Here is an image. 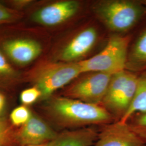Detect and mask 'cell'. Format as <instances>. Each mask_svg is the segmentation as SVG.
<instances>
[{"mask_svg":"<svg viewBox=\"0 0 146 146\" xmlns=\"http://www.w3.org/2000/svg\"><path fill=\"white\" fill-rule=\"evenodd\" d=\"M137 78L125 70L112 75L101 105L115 121H120L129 109L135 95Z\"/></svg>","mask_w":146,"mask_h":146,"instance_id":"cell-3","label":"cell"},{"mask_svg":"<svg viewBox=\"0 0 146 146\" xmlns=\"http://www.w3.org/2000/svg\"><path fill=\"white\" fill-rule=\"evenodd\" d=\"M99 129L88 127L58 132L52 146H92L97 140Z\"/></svg>","mask_w":146,"mask_h":146,"instance_id":"cell-12","label":"cell"},{"mask_svg":"<svg viewBox=\"0 0 146 146\" xmlns=\"http://www.w3.org/2000/svg\"><path fill=\"white\" fill-rule=\"evenodd\" d=\"M6 106V99L3 94L0 93V117L3 116Z\"/></svg>","mask_w":146,"mask_h":146,"instance_id":"cell-22","label":"cell"},{"mask_svg":"<svg viewBox=\"0 0 146 146\" xmlns=\"http://www.w3.org/2000/svg\"><path fill=\"white\" fill-rule=\"evenodd\" d=\"M79 8L76 1H60L43 7L31 16L32 20L44 26H55L75 15Z\"/></svg>","mask_w":146,"mask_h":146,"instance_id":"cell-9","label":"cell"},{"mask_svg":"<svg viewBox=\"0 0 146 146\" xmlns=\"http://www.w3.org/2000/svg\"><path fill=\"white\" fill-rule=\"evenodd\" d=\"M94 146H146L130 128L120 121L102 125Z\"/></svg>","mask_w":146,"mask_h":146,"instance_id":"cell-8","label":"cell"},{"mask_svg":"<svg viewBox=\"0 0 146 146\" xmlns=\"http://www.w3.org/2000/svg\"><path fill=\"white\" fill-rule=\"evenodd\" d=\"M113 74L95 72L71 86L64 96L89 104L101 105Z\"/></svg>","mask_w":146,"mask_h":146,"instance_id":"cell-6","label":"cell"},{"mask_svg":"<svg viewBox=\"0 0 146 146\" xmlns=\"http://www.w3.org/2000/svg\"><path fill=\"white\" fill-rule=\"evenodd\" d=\"M129 42L127 37L113 36L101 52L79 62L82 73L92 72L114 74L125 70Z\"/></svg>","mask_w":146,"mask_h":146,"instance_id":"cell-4","label":"cell"},{"mask_svg":"<svg viewBox=\"0 0 146 146\" xmlns=\"http://www.w3.org/2000/svg\"><path fill=\"white\" fill-rule=\"evenodd\" d=\"M2 48L7 55L16 64L25 66L36 60L41 54V44L31 38H14L6 40Z\"/></svg>","mask_w":146,"mask_h":146,"instance_id":"cell-10","label":"cell"},{"mask_svg":"<svg viewBox=\"0 0 146 146\" xmlns=\"http://www.w3.org/2000/svg\"><path fill=\"white\" fill-rule=\"evenodd\" d=\"M129 64L134 69L146 67V29L140 34L131 49Z\"/></svg>","mask_w":146,"mask_h":146,"instance_id":"cell-14","label":"cell"},{"mask_svg":"<svg viewBox=\"0 0 146 146\" xmlns=\"http://www.w3.org/2000/svg\"><path fill=\"white\" fill-rule=\"evenodd\" d=\"M21 74L8 62L0 51V88H8L21 80Z\"/></svg>","mask_w":146,"mask_h":146,"instance_id":"cell-15","label":"cell"},{"mask_svg":"<svg viewBox=\"0 0 146 146\" xmlns=\"http://www.w3.org/2000/svg\"><path fill=\"white\" fill-rule=\"evenodd\" d=\"M96 12L110 29L125 31L130 29L140 19L143 9L134 2L114 0L101 2L97 5Z\"/></svg>","mask_w":146,"mask_h":146,"instance_id":"cell-5","label":"cell"},{"mask_svg":"<svg viewBox=\"0 0 146 146\" xmlns=\"http://www.w3.org/2000/svg\"><path fill=\"white\" fill-rule=\"evenodd\" d=\"M9 3L13 7V9L19 11L31 5L33 2L31 0H13L8 1Z\"/></svg>","mask_w":146,"mask_h":146,"instance_id":"cell-21","label":"cell"},{"mask_svg":"<svg viewBox=\"0 0 146 146\" xmlns=\"http://www.w3.org/2000/svg\"><path fill=\"white\" fill-rule=\"evenodd\" d=\"M127 123L131 129L146 144V113L136 114Z\"/></svg>","mask_w":146,"mask_h":146,"instance_id":"cell-17","label":"cell"},{"mask_svg":"<svg viewBox=\"0 0 146 146\" xmlns=\"http://www.w3.org/2000/svg\"><path fill=\"white\" fill-rule=\"evenodd\" d=\"M82 73L79 62L44 63L30 72L28 79L40 91V99L47 100Z\"/></svg>","mask_w":146,"mask_h":146,"instance_id":"cell-2","label":"cell"},{"mask_svg":"<svg viewBox=\"0 0 146 146\" xmlns=\"http://www.w3.org/2000/svg\"><path fill=\"white\" fill-rule=\"evenodd\" d=\"M33 112L24 105L19 106L13 110L9 119L11 123L16 128H20L25 125L31 117Z\"/></svg>","mask_w":146,"mask_h":146,"instance_id":"cell-18","label":"cell"},{"mask_svg":"<svg viewBox=\"0 0 146 146\" xmlns=\"http://www.w3.org/2000/svg\"><path fill=\"white\" fill-rule=\"evenodd\" d=\"M44 110L52 123L63 131L102 126L115 121L101 105L89 104L66 96H52L47 100Z\"/></svg>","mask_w":146,"mask_h":146,"instance_id":"cell-1","label":"cell"},{"mask_svg":"<svg viewBox=\"0 0 146 146\" xmlns=\"http://www.w3.org/2000/svg\"><path fill=\"white\" fill-rule=\"evenodd\" d=\"M146 113V71L137 78L135 95L125 115L120 121L127 123L134 115Z\"/></svg>","mask_w":146,"mask_h":146,"instance_id":"cell-13","label":"cell"},{"mask_svg":"<svg viewBox=\"0 0 146 146\" xmlns=\"http://www.w3.org/2000/svg\"><path fill=\"white\" fill-rule=\"evenodd\" d=\"M22 16L20 11L7 7L0 3V25L16 22L21 19Z\"/></svg>","mask_w":146,"mask_h":146,"instance_id":"cell-19","label":"cell"},{"mask_svg":"<svg viewBox=\"0 0 146 146\" xmlns=\"http://www.w3.org/2000/svg\"><path fill=\"white\" fill-rule=\"evenodd\" d=\"M98 33L94 28L90 27L81 31L64 47L59 54L62 62H73L83 57L94 46Z\"/></svg>","mask_w":146,"mask_h":146,"instance_id":"cell-11","label":"cell"},{"mask_svg":"<svg viewBox=\"0 0 146 146\" xmlns=\"http://www.w3.org/2000/svg\"><path fill=\"white\" fill-rule=\"evenodd\" d=\"M144 3H145V5H146V1H145L144 2Z\"/></svg>","mask_w":146,"mask_h":146,"instance_id":"cell-24","label":"cell"},{"mask_svg":"<svg viewBox=\"0 0 146 146\" xmlns=\"http://www.w3.org/2000/svg\"><path fill=\"white\" fill-rule=\"evenodd\" d=\"M41 93L39 89L33 86L22 91L20 94V100L24 106H29L41 99Z\"/></svg>","mask_w":146,"mask_h":146,"instance_id":"cell-20","label":"cell"},{"mask_svg":"<svg viewBox=\"0 0 146 146\" xmlns=\"http://www.w3.org/2000/svg\"><path fill=\"white\" fill-rule=\"evenodd\" d=\"M18 128L11 123L4 116L0 117V146H19L17 143Z\"/></svg>","mask_w":146,"mask_h":146,"instance_id":"cell-16","label":"cell"},{"mask_svg":"<svg viewBox=\"0 0 146 146\" xmlns=\"http://www.w3.org/2000/svg\"><path fill=\"white\" fill-rule=\"evenodd\" d=\"M58 134V132L50 124L33 113L26 123L18 128V146H37L47 143L54 140Z\"/></svg>","mask_w":146,"mask_h":146,"instance_id":"cell-7","label":"cell"},{"mask_svg":"<svg viewBox=\"0 0 146 146\" xmlns=\"http://www.w3.org/2000/svg\"><path fill=\"white\" fill-rule=\"evenodd\" d=\"M54 141V140H53ZM52 141L48 142L47 143H44V144H42V145H37V146H52Z\"/></svg>","mask_w":146,"mask_h":146,"instance_id":"cell-23","label":"cell"}]
</instances>
